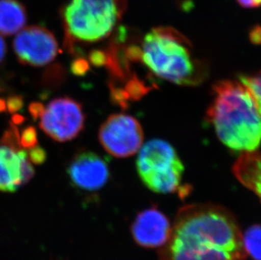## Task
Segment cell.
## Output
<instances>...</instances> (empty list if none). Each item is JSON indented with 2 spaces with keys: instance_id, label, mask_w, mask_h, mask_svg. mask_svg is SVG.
<instances>
[{
  "instance_id": "1",
  "label": "cell",
  "mask_w": 261,
  "mask_h": 260,
  "mask_svg": "<svg viewBox=\"0 0 261 260\" xmlns=\"http://www.w3.org/2000/svg\"><path fill=\"white\" fill-rule=\"evenodd\" d=\"M243 233L236 217L214 204L180 209L159 260H245Z\"/></svg>"
},
{
  "instance_id": "2",
  "label": "cell",
  "mask_w": 261,
  "mask_h": 260,
  "mask_svg": "<svg viewBox=\"0 0 261 260\" xmlns=\"http://www.w3.org/2000/svg\"><path fill=\"white\" fill-rule=\"evenodd\" d=\"M212 90L207 120L220 141L236 151H256L261 144V116L246 87L239 81H221Z\"/></svg>"
},
{
  "instance_id": "3",
  "label": "cell",
  "mask_w": 261,
  "mask_h": 260,
  "mask_svg": "<svg viewBox=\"0 0 261 260\" xmlns=\"http://www.w3.org/2000/svg\"><path fill=\"white\" fill-rule=\"evenodd\" d=\"M140 62L158 78L178 86H195L208 75L187 37L173 27L150 30L139 46Z\"/></svg>"
},
{
  "instance_id": "4",
  "label": "cell",
  "mask_w": 261,
  "mask_h": 260,
  "mask_svg": "<svg viewBox=\"0 0 261 260\" xmlns=\"http://www.w3.org/2000/svg\"><path fill=\"white\" fill-rule=\"evenodd\" d=\"M126 9V0H70L62 10L67 42L94 43L105 39Z\"/></svg>"
},
{
  "instance_id": "5",
  "label": "cell",
  "mask_w": 261,
  "mask_h": 260,
  "mask_svg": "<svg viewBox=\"0 0 261 260\" xmlns=\"http://www.w3.org/2000/svg\"><path fill=\"white\" fill-rule=\"evenodd\" d=\"M136 167L141 181L158 194L187 195L190 189L182 183L185 167L174 148L163 140L148 141L140 150Z\"/></svg>"
},
{
  "instance_id": "6",
  "label": "cell",
  "mask_w": 261,
  "mask_h": 260,
  "mask_svg": "<svg viewBox=\"0 0 261 260\" xmlns=\"http://www.w3.org/2000/svg\"><path fill=\"white\" fill-rule=\"evenodd\" d=\"M99 140L110 155L125 158L141 150L144 141L143 129L132 116L118 113L110 116L101 126Z\"/></svg>"
},
{
  "instance_id": "7",
  "label": "cell",
  "mask_w": 261,
  "mask_h": 260,
  "mask_svg": "<svg viewBox=\"0 0 261 260\" xmlns=\"http://www.w3.org/2000/svg\"><path fill=\"white\" fill-rule=\"evenodd\" d=\"M84 123L82 105L74 99L60 97L53 100L45 108L40 127L54 140L65 142L78 136Z\"/></svg>"
},
{
  "instance_id": "8",
  "label": "cell",
  "mask_w": 261,
  "mask_h": 260,
  "mask_svg": "<svg viewBox=\"0 0 261 260\" xmlns=\"http://www.w3.org/2000/svg\"><path fill=\"white\" fill-rule=\"evenodd\" d=\"M13 47L20 63L35 67L49 64L59 52L55 35L39 25L25 27L19 32Z\"/></svg>"
},
{
  "instance_id": "9",
  "label": "cell",
  "mask_w": 261,
  "mask_h": 260,
  "mask_svg": "<svg viewBox=\"0 0 261 260\" xmlns=\"http://www.w3.org/2000/svg\"><path fill=\"white\" fill-rule=\"evenodd\" d=\"M67 175L72 185L77 189L97 191L109 181V168L106 161L100 155L84 150L72 159L67 168Z\"/></svg>"
},
{
  "instance_id": "10",
  "label": "cell",
  "mask_w": 261,
  "mask_h": 260,
  "mask_svg": "<svg viewBox=\"0 0 261 260\" xmlns=\"http://www.w3.org/2000/svg\"><path fill=\"white\" fill-rule=\"evenodd\" d=\"M171 230L168 217L155 207L140 212L131 226L135 242L146 248H163L170 237Z\"/></svg>"
},
{
  "instance_id": "11",
  "label": "cell",
  "mask_w": 261,
  "mask_h": 260,
  "mask_svg": "<svg viewBox=\"0 0 261 260\" xmlns=\"http://www.w3.org/2000/svg\"><path fill=\"white\" fill-rule=\"evenodd\" d=\"M33 175L34 168L28 153L0 145V191H16L28 184Z\"/></svg>"
},
{
  "instance_id": "12",
  "label": "cell",
  "mask_w": 261,
  "mask_h": 260,
  "mask_svg": "<svg viewBox=\"0 0 261 260\" xmlns=\"http://www.w3.org/2000/svg\"><path fill=\"white\" fill-rule=\"evenodd\" d=\"M237 179L256 194L261 201V153H242L232 167Z\"/></svg>"
},
{
  "instance_id": "13",
  "label": "cell",
  "mask_w": 261,
  "mask_h": 260,
  "mask_svg": "<svg viewBox=\"0 0 261 260\" xmlns=\"http://www.w3.org/2000/svg\"><path fill=\"white\" fill-rule=\"evenodd\" d=\"M27 22L25 9L17 0H0V34L11 36Z\"/></svg>"
},
{
  "instance_id": "14",
  "label": "cell",
  "mask_w": 261,
  "mask_h": 260,
  "mask_svg": "<svg viewBox=\"0 0 261 260\" xmlns=\"http://www.w3.org/2000/svg\"><path fill=\"white\" fill-rule=\"evenodd\" d=\"M247 255L254 260H261V224L249 226L243 234Z\"/></svg>"
},
{
  "instance_id": "15",
  "label": "cell",
  "mask_w": 261,
  "mask_h": 260,
  "mask_svg": "<svg viewBox=\"0 0 261 260\" xmlns=\"http://www.w3.org/2000/svg\"><path fill=\"white\" fill-rule=\"evenodd\" d=\"M240 82L246 87L256 105L261 116V71L255 74H247L239 77Z\"/></svg>"
},
{
  "instance_id": "16",
  "label": "cell",
  "mask_w": 261,
  "mask_h": 260,
  "mask_svg": "<svg viewBox=\"0 0 261 260\" xmlns=\"http://www.w3.org/2000/svg\"><path fill=\"white\" fill-rule=\"evenodd\" d=\"M37 142L38 140H37V131L35 128L30 126L24 129L20 137V144L21 146L32 149L37 146Z\"/></svg>"
},
{
  "instance_id": "17",
  "label": "cell",
  "mask_w": 261,
  "mask_h": 260,
  "mask_svg": "<svg viewBox=\"0 0 261 260\" xmlns=\"http://www.w3.org/2000/svg\"><path fill=\"white\" fill-rule=\"evenodd\" d=\"M30 162H32V164L40 165L43 164L46 158H47V154L45 151L44 149L39 146H35L32 148L29 152Z\"/></svg>"
},
{
  "instance_id": "18",
  "label": "cell",
  "mask_w": 261,
  "mask_h": 260,
  "mask_svg": "<svg viewBox=\"0 0 261 260\" xmlns=\"http://www.w3.org/2000/svg\"><path fill=\"white\" fill-rule=\"evenodd\" d=\"M89 69L88 62L84 59H77L71 64V71L77 76L87 74Z\"/></svg>"
},
{
  "instance_id": "19",
  "label": "cell",
  "mask_w": 261,
  "mask_h": 260,
  "mask_svg": "<svg viewBox=\"0 0 261 260\" xmlns=\"http://www.w3.org/2000/svg\"><path fill=\"white\" fill-rule=\"evenodd\" d=\"M89 59L91 64L95 66H101L106 64L107 56L106 53L100 50H95L90 54Z\"/></svg>"
},
{
  "instance_id": "20",
  "label": "cell",
  "mask_w": 261,
  "mask_h": 260,
  "mask_svg": "<svg viewBox=\"0 0 261 260\" xmlns=\"http://www.w3.org/2000/svg\"><path fill=\"white\" fill-rule=\"evenodd\" d=\"M6 107L10 113H15L20 110L23 107V100L20 96H11L8 99Z\"/></svg>"
},
{
  "instance_id": "21",
  "label": "cell",
  "mask_w": 261,
  "mask_h": 260,
  "mask_svg": "<svg viewBox=\"0 0 261 260\" xmlns=\"http://www.w3.org/2000/svg\"><path fill=\"white\" fill-rule=\"evenodd\" d=\"M45 108L43 107L42 103H38V102H34L30 105L29 111L32 117L37 119V118H39L42 116L43 111H44Z\"/></svg>"
},
{
  "instance_id": "22",
  "label": "cell",
  "mask_w": 261,
  "mask_h": 260,
  "mask_svg": "<svg viewBox=\"0 0 261 260\" xmlns=\"http://www.w3.org/2000/svg\"><path fill=\"white\" fill-rule=\"evenodd\" d=\"M240 6L245 9L261 7V0H236Z\"/></svg>"
},
{
  "instance_id": "23",
  "label": "cell",
  "mask_w": 261,
  "mask_h": 260,
  "mask_svg": "<svg viewBox=\"0 0 261 260\" xmlns=\"http://www.w3.org/2000/svg\"><path fill=\"white\" fill-rule=\"evenodd\" d=\"M5 54H6V45L2 37L0 36V64L5 59Z\"/></svg>"
},
{
  "instance_id": "24",
  "label": "cell",
  "mask_w": 261,
  "mask_h": 260,
  "mask_svg": "<svg viewBox=\"0 0 261 260\" xmlns=\"http://www.w3.org/2000/svg\"><path fill=\"white\" fill-rule=\"evenodd\" d=\"M251 37L255 42H261V28H256L251 32Z\"/></svg>"
},
{
  "instance_id": "25",
  "label": "cell",
  "mask_w": 261,
  "mask_h": 260,
  "mask_svg": "<svg viewBox=\"0 0 261 260\" xmlns=\"http://www.w3.org/2000/svg\"><path fill=\"white\" fill-rule=\"evenodd\" d=\"M22 121H24V118H23V117H21V116H15L14 118H13V122H14V123H20Z\"/></svg>"
},
{
  "instance_id": "26",
  "label": "cell",
  "mask_w": 261,
  "mask_h": 260,
  "mask_svg": "<svg viewBox=\"0 0 261 260\" xmlns=\"http://www.w3.org/2000/svg\"><path fill=\"white\" fill-rule=\"evenodd\" d=\"M5 108H6V103H5V101L2 99H0V112L1 111L5 110Z\"/></svg>"
}]
</instances>
